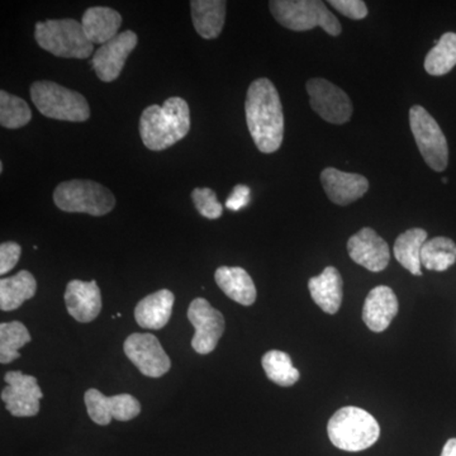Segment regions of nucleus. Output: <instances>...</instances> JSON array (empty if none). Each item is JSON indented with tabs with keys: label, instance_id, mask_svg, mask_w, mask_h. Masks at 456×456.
Returning a JSON list of instances; mask_svg holds the SVG:
<instances>
[{
	"label": "nucleus",
	"instance_id": "obj_21",
	"mask_svg": "<svg viewBox=\"0 0 456 456\" xmlns=\"http://www.w3.org/2000/svg\"><path fill=\"white\" fill-rule=\"evenodd\" d=\"M224 0H191V20L194 28L204 40H213L221 35L226 20Z\"/></svg>",
	"mask_w": 456,
	"mask_h": 456
},
{
	"label": "nucleus",
	"instance_id": "obj_30",
	"mask_svg": "<svg viewBox=\"0 0 456 456\" xmlns=\"http://www.w3.org/2000/svg\"><path fill=\"white\" fill-rule=\"evenodd\" d=\"M32 119V110L17 95L9 94L5 90L0 92V125L9 130H17L28 125Z\"/></svg>",
	"mask_w": 456,
	"mask_h": 456
},
{
	"label": "nucleus",
	"instance_id": "obj_16",
	"mask_svg": "<svg viewBox=\"0 0 456 456\" xmlns=\"http://www.w3.org/2000/svg\"><path fill=\"white\" fill-rule=\"evenodd\" d=\"M65 305L69 314L77 322L89 323L102 311V294L97 281H71L66 285Z\"/></svg>",
	"mask_w": 456,
	"mask_h": 456
},
{
	"label": "nucleus",
	"instance_id": "obj_27",
	"mask_svg": "<svg viewBox=\"0 0 456 456\" xmlns=\"http://www.w3.org/2000/svg\"><path fill=\"white\" fill-rule=\"evenodd\" d=\"M456 65V33L448 32L430 50L425 59V70L432 77H443Z\"/></svg>",
	"mask_w": 456,
	"mask_h": 456
},
{
	"label": "nucleus",
	"instance_id": "obj_36",
	"mask_svg": "<svg viewBox=\"0 0 456 456\" xmlns=\"http://www.w3.org/2000/svg\"><path fill=\"white\" fill-rule=\"evenodd\" d=\"M443 183H445V184H446V183H448V179L444 178V179H443Z\"/></svg>",
	"mask_w": 456,
	"mask_h": 456
},
{
	"label": "nucleus",
	"instance_id": "obj_24",
	"mask_svg": "<svg viewBox=\"0 0 456 456\" xmlns=\"http://www.w3.org/2000/svg\"><path fill=\"white\" fill-rule=\"evenodd\" d=\"M37 292V281L31 273L20 270L14 277L0 281V310L14 311Z\"/></svg>",
	"mask_w": 456,
	"mask_h": 456
},
{
	"label": "nucleus",
	"instance_id": "obj_25",
	"mask_svg": "<svg viewBox=\"0 0 456 456\" xmlns=\"http://www.w3.org/2000/svg\"><path fill=\"white\" fill-rule=\"evenodd\" d=\"M428 241V232L422 228H411L395 240L393 254L403 268L417 277H421V250Z\"/></svg>",
	"mask_w": 456,
	"mask_h": 456
},
{
	"label": "nucleus",
	"instance_id": "obj_13",
	"mask_svg": "<svg viewBox=\"0 0 456 456\" xmlns=\"http://www.w3.org/2000/svg\"><path fill=\"white\" fill-rule=\"evenodd\" d=\"M8 386L2 391V399L12 416L32 417L40 411V399L44 397L37 379L22 371H8L4 377Z\"/></svg>",
	"mask_w": 456,
	"mask_h": 456
},
{
	"label": "nucleus",
	"instance_id": "obj_33",
	"mask_svg": "<svg viewBox=\"0 0 456 456\" xmlns=\"http://www.w3.org/2000/svg\"><path fill=\"white\" fill-rule=\"evenodd\" d=\"M22 248L17 242L8 241L0 245V274L5 275L17 265Z\"/></svg>",
	"mask_w": 456,
	"mask_h": 456
},
{
	"label": "nucleus",
	"instance_id": "obj_14",
	"mask_svg": "<svg viewBox=\"0 0 456 456\" xmlns=\"http://www.w3.org/2000/svg\"><path fill=\"white\" fill-rule=\"evenodd\" d=\"M139 37L134 31L118 33V36L102 45L93 56L92 64L102 82L110 83L118 79L132 51L136 49Z\"/></svg>",
	"mask_w": 456,
	"mask_h": 456
},
{
	"label": "nucleus",
	"instance_id": "obj_29",
	"mask_svg": "<svg viewBox=\"0 0 456 456\" xmlns=\"http://www.w3.org/2000/svg\"><path fill=\"white\" fill-rule=\"evenodd\" d=\"M31 341L28 330L20 321L3 322L0 325V362L11 364L20 358L18 350Z\"/></svg>",
	"mask_w": 456,
	"mask_h": 456
},
{
	"label": "nucleus",
	"instance_id": "obj_17",
	"mask_svg": "<svg viewBox=\"0 0 456 456\" xmlns=\"http://www.w3.org/2000/svg\"><path fill=\"white\" fill-rule=\"evenodd\" d=\"M321 182L329 200L338 206L356 202L369 189V182L365 176L345 173L335 167H326L321 173Z\"/></svg>",
	"mask_w": 456,
	"mask_h": 456
},
{
	"label": "nucleus",
	"instance_id": "obj_31",
	"mask_svg": "<svg viewBox=\"0 0 456 456\" xmlns=\"http://www.w3.org/2000/svg\"><path fill=\"white\" fill-rule=\"evenodd\" d=\"M191 200L197 211L208 218V220H217L224 213V207L218 202L216 191L209 188H196L191 191Z\"/></svg>",
	"mask_w": 456,
	"mask_h": 456
},
{
	"label": "nucleus",
	"instance_id": "obj_35",
	"mask_svg": "<svg viewBox=\"0 0 456 456\" xmlns=\"http://www.w3.org/2000/svg\"><path fill=\"white\" fill-rule=\"evenodd\" d=\"M440 456H456V439H450L445 444Z\"/></svg>",
	"mask_w": 456,
	"mask_h": 456
},
{
	"label": "nucleus",
	"instance_id": "obj_6",
	"mask_svg": "<svg viewBox=\"0 0 456 456\" xmlns=\"http://www.w3.org/2000/svg\"><path fill=\"white\" fill-rule=\"evenodd\" d=\"M57 208L68 213H86L101 217L112 212L116 197L110 189L93 180L73 179L60 183L53 191Z\"/></svg>",
	"mask_w": 456,
	"mask_h": 456
},
{
	"label": "nucleus",
	"instance_id": "obj_34",
	"mask_svg": "<svg viewBox=\"0 0 456 456\" xmlns=\"http://www.w3.org/2000/svg\"><path fill=\"white\" fill-rule=\"evenodd\" d=\"M250 188L246 185H236L232 193L227 198L226 207L231 211H240L250 203Z\"/></svg>",
	"mask_w": 456,
	"mask_h": 456
},
{
	"label": "nucleus",
	"instance_id": "obj_23",
	"mask_svg": "<svg viewBox=\"0 0 456 456\" xmlns=\"http://www.w3.org/2000/svg\"><path fill=\"white\" fill-rule=\"evenodd\" d=\"M216 283L228 298L242 305H253L256 301V287L248 273L239 266H221L216 270Z\"/></svg>",
	"mask_w": 456,
	"mask_h": 456
},
{
	"label": "nucleus",
	"instance_id": "obj_8",
	"mask_svg": "<svg viewBox=\"0 0 456 456\" xmlns=\"http://www.w3.org/2000/svg\"><path fill=\"white\" fill-rule=\"evenodd\" d=\"M410 126L425 163L435 171H444L449 163V147L439 123L424 107L410 110Z\"/></svg>",
	"mask_w": 456,
	"mask_h": 456
},
{
	"label": "nucleus",
	"instance_id": "obj_4",
	"mask_svg": "<svg viewBox=\"0 0 456 456\" xmlns=\"http://www.w3.org/2000/svg\"><path fill=\"white\" fill-rule=\"evenodd\" d=\"M269 8L279 25L292 31H310L321 27L334 37L342 32L338 18L320 0H273Z\"/></svg>",
	"mask_w": 456,
	"mask_h": 456
},
{
	"label": "nucleus",
	"instance_id": "obj_9",
	"mask_svg": "<svg viewBox=\"0 0 456 456\" xmlns=\"http://www.w3.org/2000/svg\"><path fill=\"white\" fill-rule=\"evenodd\" d=\"M305 88L310 95L312 110L323 121L332 125H344L350 121L353 116V103L344 90L322 77L308 80Z\"/></svg>",
	"mask_w": 456,
	"mask_h": 456
},
{
	"label": "nucleus",
	"instance_id": "obj_15",
	"mask_svg": "<svg viewBox=\"0 0 456 456\" xmlns=\"http://www.w3.org/2000/svg\"><path fill=\"white\" fill-rule=\"evenodd\" d=\"M347 253L351 260L373 273L383 272L391 260L389 245L370 227L362 228L350 237Z\"/></svg>",
	"mask_w": 456,
	"mask_h": 456
},
{
	"label": "nucleus",
	"instance_id": "obj_22",
	"mask_svg": "<svg viewBox=\"0 0 456 456\" xmlns=\"http://www.w3.org/2000/svg\"><path fill=\"white\" fill-rule=\"evenodd\" d=\"M122 16L110 7H92L84 13L82 26L93 45H104L118 36Z\"/></svg>",
	"mask_w": 456,
	"mask_h": 456
},
{
	"label": "nucleus",
	"instance_id": "obj_19",
	"mask_svg": "<svg viewBox=\"0 0 456 456\" xmlns=\"http://www.w3.org/2000/svg\"><path fill=\"white\" fill-rule=\"evenodd\" d=\"M175 296L167 289L158 290L140 301L134 318L142 329L160 330L167 325L173 312Z\"/></svg>",
	"mask_w": 456,
	"mask_h": 456
},
{
	"label": "nucleus",
	"instance_id": "obj_3",
	"mask_svg": "<svg viewBox=\"0 0 456 456\" xmlns=\"http://www.w3.org/2000/svg\"><path fill=\"white\" fill-rule=\"evenodd\" d=\"M330 440L344 452H362L373 446L380 436L377 419L359 407L340 408L327 425Z\"/></svg>",
	"mask_w": 456,
	"mask_h": 456
},
{
	"label": "nucleus",
	"instance_id": "obj_11",
	"mask_svg": "<svg viewBox=\"0 0 456 456\" xmlns=\"http://www.w3.org/2000/svg\"><path fill=\"white\" fill-rule=\"evenodd\" d=\"M84 401L92 421L101 426L110 425L113 419L130 421L141 412L140 402L127 393L107 397L98 389L90 388L84 395Z\"/></svg>",
	"mask_w": 456,
	"mask_h": 456
},
{
	"label": "nucleus",
	"instance_id": "obj_1",
	"mask_svg": "<svg viewBox=\"0 0 456 456\" xmlns=\"http://www.w3.org/2000/svg\"><path fill=\"white\" fill-rule=\"evenodd\" d=\"M245 112L248 131L259 151H278L283 143L284 116L274 84L266 77L254 80L246 95Z\"/></svg>",
	"mask_w": 456,
	"mask_h": 456
},
{
	"label": "nucleus",
	"instance_id": "obj_26",
	"mask_svg": "<svg viewBox=\"0 0 456 456\" xmlns=\"http://www.w3.org/2000/svg\"><path fill=\"white\" fill-rule=\"evenodd\" d=\"M456 263V244L448 237H434L422 246L421 264L428 270L445 272Z\"/></svg>",
	"mask_w": 456,
	"mask_h": 456
},
{
	"label": "nucleus",
	"instance_id": "obj_20",
	"mask_svg": "<svg viewBox=\"0 0 456 456\" xmlns=\"http://www.w3.org/2000/svg\"><path fill=\"white\" fill-rule=\"evenodd\" d=\"M308 289L314 303L329 314H338L342 303V278L334 266H327L322 274L310 279Z\"/></svg>",
	"mask_w": 456,
	"mask_h": 456
},
{
	"label": "nucleus",
	"instance_id": "obj_5",
	"mask_svg": "<svg viewBox=\"0 0 456 456\" xmlns=\"http://www.w3.org/2000/svg\"><path fill=\"white\" fill-rule=\"evenodd\" d=\"M35 38L41 49L64 59H86L94 50L82 23L71 18L36 23Z\"/></svg>",
	"mask_w": 456,
	"mask_h": 456
},
{
	"label": "nucleus",
	"instance_id": "obj_28",
	"mask_svg": "<svg viewBox=\"0 0 456 456\" xmlns=\"http://www.w3.org/2000/svg\"><path fill=\"white\" fill-rule=\"evenodd\" d=\"M261 365L265 370L266 377L281 387H292L301 377L298 369L293 367L290 356L283 351H268L261 359Z\"/></svg>",
	"mask_w": 456,
	"mask_h": 456
},
{
	"label": "nucleus",
	"instance_id": "obj_10",
	"mask_svg": "<svg viewBox=\"0 0 456 456\" xmlns=\"http://www.w3.org/2000/svg\"><path fill=\"white\" fill-rule=\"evenodd\" d=\"M188 320L196 329L191 347L198 354L207 355L217 346L224 332V317L204 298H196L188 308Z\"/></svg>",
	"mask_w": 456,
	"mask_h": 456
},
{
	"label": "nucleus",
	"instance_id": "obj_32",
	"mask_svg": "<svg viewBox=\"0 0 456 456\" xmlns=\"http://www.w3.org/2000/svg\"><path fill=\"white\" fill-rule=\"evenodd\" d=\"M330 5L354 20H364L368 16V7L362 0H331Z\"/></svg>",
	"mask_w": 456,
	"mask_h": 456
},
{
	"label": "nucleus",
	"instance_id": "obj_7",
	"mask_svg": "<svg viewBox=\"0 0 456 456\" xmlns=\"http://www.w3.org/2000/svg\"><path fill=\"white\" fill-rule=\"evenodd\" d=\"M29 94L38 112L47 118L66 122H86L89 119L88 102L75 90L42 80L32 84Z\"/></svg>",
	"mask_w": 456,
	"mask_h": 456
},
{
	"label": "nucleus",
	"instance_id": "obj_12",
	"mask_svg": "<svg viewBox=\"0 0 456 456\" xmlns=\"http://www.w3.org/2000/svg\"><path fill=\"white\" fill-rule=\"evenodd\" d=\"M126 356L149 378H160L170 370L171 362L158 338L152 334H132L125 341Z\"/></svg>",
	"mask_w": 456,
	"mask_h": 456
},
{
	"label": "nucleus",
	"instance_id": "obj_18",
	"mask_svg": "<svg viewBox=\"0 0 456 456\" xmlns=\"http://www.w3.org/2000/svg\"><path fill=\"white\" fill-rule=\"evenodd\" d=\"M398 298L387 285L375 287L369 292L362 307V321L373 332H383L398 314Z\"/></svg>",
	"mask_w": 456,
	"mask_h": 456
},
{
	"label": "nucleus",
	"instance_id": "obj_2",
	"mask_svg": "<svg viewBox=\"0 0 456 456\" xmlns=\"http://www.w3.org/2000/svg\"><path fill=\"white\" fill-rule=\"evenodd\" d=\"M140 136L151 151H163L187 136L191 130V110L183 98L171 97L163 106L152 104L141 114Z\"/></svg>",
	"mask_w": 456,
	"mask_h": 456
}]
</instances>
